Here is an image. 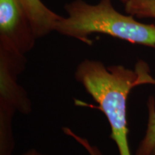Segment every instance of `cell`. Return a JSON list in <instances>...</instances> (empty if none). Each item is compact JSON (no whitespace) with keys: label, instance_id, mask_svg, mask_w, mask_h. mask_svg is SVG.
<instances>
[{"label":"cell","instance_id":"obj_1","mask_svg":"<svg viewBox=\"0 0 155 155\" xmlns=\"http://www.w3.org/2000/svg\"><path fill=\"white\" fill-rule=\"evenodd\" d=\"M75 78L106 116L111 127L110 137L119 155H131L128 141L127 99L136 87L155 85L148 64L140 60L134 68L129 69L121 65L106 67L99 61L86 59L78 65Z\"/></svg>","mask_w":155,"mask_h":155},{"label":"cell","instance_id":"obj_2","mask_svg":"<svg viewBox=\"0 0 155 155\" xmlns=\"http://www.w3.org/2000/svg\"><path fill=\"white\" fill-rule=\"evenodd\" d=\"M67 17H62L55 31L63 35L92 45L90 37L101 33L131 43L155 48V25L139 22L133 16L116 11L111 0H101L91 5L74 0L65 6Z\"/></svg>","mask_w":155,"mask_h":155},{"label":"cell","instance_id":"obj_3","mask_svg":"<svg viewBox=\"0 0 155 155\" xmlns=\"http://www.w3.org/2000/svg\"><path fill=\"white\" fill-rule=\"evenodd\" d=\"M25 66V55L0 48V155H12L14 150L12 123L15 114L32 111L30 98L18 83Z\"/></svg>","mask_w":155,"mask_h":155},{"label":"cell","instance_id":"obj_4","mask_svg":"<svg viewBox=\"0 0 155 155\" xmlns=\"http://www.w3.org/2000/svg\"><path fill=\"white\" fill-rule=\"evenodd\" d=\"M35 40L20 0H0V48L25 55L33 48Z\"/></svg>","mask_w":155,"mask_h":155},{"label":"cell","instance_id":"obj_5","mask_svg":"<svg viewBox=\"0 0 155 155\" xmlns=\"http://www.w3.org/2000/svg\"><path fill=\"white\" fill-rule=\"evenodd\" d=\"M20 2L30 18L37 39L43 38L55 31L61 16L50 10L41 0H20Z\"/></svg>","mask_w":155,"mask_h":155},{"label":"cell","instance_id":"obj_6","mask_svg":"<svg viewBox=\"0 0 155 155\" xmlns=\"http://www.w3.org/2000/svg\"><path fill=\"white\" fill-rule=\"evenodd\" d=\"M148 120L147 129L135 155H151L155 147V100L150 96L147 101Z\"/></svg>","mask_w":155,"mask_h":155},{"label":"cell","instance_id":"obj_7","mask_svg":"<svg viewBox=\"0 0 155 155\" xmlns=\"http://www.w3.org/2000/svg\"><path fill=\"white\" fill-rule=\"evenodd\" d=\"M125 10L131 16L155 19V0H128Z\"/></svg>","mask_w":155,"mask_h":155},{"label":"cell","instance_id":"obj_8","mask_svg":"<svg viewBox=\"0 0 155 155\" xmlns=\"http://www.w3.org/2000/svg\"><path fill=\"white\" fill-rule=\"evenodd\" d=\"M63 130L65 134L70 136V137L74 139L78 143H79L88 152V154L90 155H103L101 152L98 147L91 144V143L86 139L83 138V137L75 134L71 129L68 127H64Z\"/></svg>","mask_w":155,"mask_h":155},{"label":"cell","instance_id":"obj_9","mask_svg":"<svg viewBox=\"0 0 155 155\" xmlns=\"http://www.w3.org/2000/svg\"><path fill=\"white\" fill-rule=\"evenodd\" d=\"M22 155H48L45 154H43V153H41L36 150H34V149H32V150H30L27 151L26 152H25Z\"/></svg>","mask_w":155,"mask_h":155},{"label":"cell","instance_id":"obj_10","mask_svg":"<svg viewBox=\"0 0 155 155\" xmlns=\"http://www.w3.org/2000/svg\"><path fill=\"white\" fill-rule=\"evenodd\" d=\"M151 155H155V147H154V150H153V151H152V154H151Z\"/></svg>","mask_w":155,"mask_h":155},{"label":"cell","instance_id":"obj_11","mask_svg":"<svg viewBox=\"0 0 155 155\" xmlns=\"http://www.w3.org/2000/svg\"><path fill=\"white\" fill-rule=\"evenodd\" d=\"M121 1L122 2H123L124 4V3H126V2H127L128 1V0H121Z\"/></svg>","mask_w":155,"mask_h":155}]
</instances>
